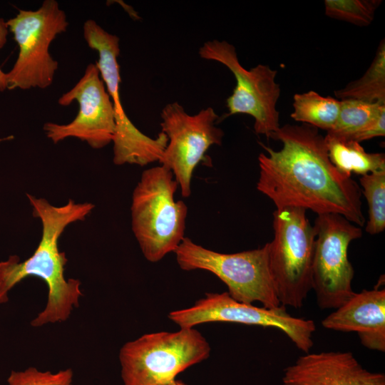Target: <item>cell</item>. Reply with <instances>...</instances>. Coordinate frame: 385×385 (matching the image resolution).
Instances as JSON below:
<instances>
[{
    "label": "cell",
    "instance_id": "1",
    "mask_svg": "<svg viewBox=\"0 0 385 385\" xmlns=\"http://www.w3.org/2000/svg\"><path fill=\"white\" fill-rule=\"evenodd\" d=\"M270 138L282 142V148L274 150L260 143L267 153L258 156L257 189L277 209L300 207L317 215L336 213L360 227L364 225L361 188L332 163L318 128L286 124Z\"/></svg>",
    "mask_w": 385,
    "mask_h": 385
},
{
    "label": "cell",
    "instance_id": "2",
    "mask_svg": "<svg viewBox=\"0 0 385 385\" xmlns=\"http://www.w3.org/2000/svg\"><path fill=\"white\" fill-rule=\"evenodd\" d=\"M26 195L33 215L41 222V237L33 255L24 261H20L17 255H11L0 262V304L8 302L9 291L26 277L41 279L48 287L47 302L31 322L32 327H39L67 320L74 308L78 307L83 295L81 282L66 278L68 260L66 254L59 250L58 242L66 227L84 220L94 205L70 199L63 205L54 206L44 198Z\"/></svg>",
    "mask_w": 385,
    "mask_h": 385
},
{
    "label": "cell",
    "instance_id": "3",
    "mask_svg": "<svg viewBox=\"0 0 385 385\" xmlns=\"http://www.w3.org/2000/svg\"><path fill=\"white\" fill-rule=\"evenodd\" d=\"M178 187L172 171L160 165L144 170L133 192L132 230L150 262L174 252L185 238L188 207L175 200Z\"/></svg>",
    "mask_w": 385,
    "mask_h": 385
},
{
    "label": "cell",
    "instance_id": "4",
    "mask_svg": "<svg viewBox=\"0 0 385 385\" xmlns=\"http://www.w3.org/2000/svg\"><path fill=\"white\" fill-rule=\"evenodd\" d=\"M210 346L195 327L145 334L120 349L124 385H163L208 358Z\"/></svg>",
    "mask_w": 385,
    "mask_h": 385
},
{
    "label": "cell",
    "instance_id": "5",
    "mask_svg": "<svg viewBox=\"0 0 385 385\" xmlns=\"http://www.w3.org/2000/svg\"><path fill=\"white\" fill-rule=\"evenodd\" d=\"M273 230L267 244L277 296L282 306L298 309L312 289L314 230L306 210L294 207L276 209Z\"/></svg>",
    "mask_w": 385,
    "mask_h": 385
},
{
    "label": "cell",
    "instance_id": "6",
    "mask_svg": "<svg viewBox=\"0 0 385 385\" xmlns=\"http://www.w3.org/2000/svg\"><path fill=\"white\" fill-rule=\"evenodd\" d=\"M174 253L180 269L212 273L226 284L230 297L238 302H259L269 309L281 306L270 273L267 243L260 248L225 254L185 237Z\"/></svg>",
    "mask_w": 385,
    "mask_h": 385
},
{
    "label": "cell",
    "instance_id": "7",
    "mask_svg": "<svg viewBox=\"0 0 385 385\" xmlns=\"http://www.w3.org/2000/svg\"><path fill=\"white\" fill-rule=\"evenodd\" d=\"M19 47L18 57L6 73L7 89H44L53 83L58 63L49 48L56 37L66 31L67 16L56 0H45L36 10L18 9L6 21Z\"/></svg>",
    "mask_w": 385,
    "mask_h": 385
},
{
    "label": "cell",
    "instance_id": "8",
    "mask_svg": "<svg viewBox=\"0 0 385 385\" xmlns=\"http://www.w3.org/2000/svg\"><path fill=\"white\" fill-rule=\"evenodd\" d=\"M83 34L88 46L98 53L96 64L113 105L115 120V132L112 140L114 164L144 166L159 162L168 145L167 135L160 132L155 138H152L143 133L129 119L121 103L118 63L119 37L104 30L93 19L84 22Z\"/></svg>",
    "mask_w": 385,
    "mask_h": 385
},
{
    "label": "cell",
    "instance_id": "9",
    "mask_svg": "<svg viewBox=\"0 0 385 385\" xmlns=\"http://www.w3.org/2000/svg\"><path fill=\"white\" fill-rule=\"evenodd\" d=\"M199 56L222 63L234 75L236 85L226 100L227 116L247 114L254 120L257 134L270 138L279 128V113L276 108L280 86L276 82L277 71L267 65L258 64L247 70L240 63L235 48L225 41L214 39L203 43Z\"/></svg>",
    "mask_w": 385,
    "mask_h": 385
},
{
    "label": "cell",
    "instance_id": "10",
    "mask_svg": "<svg viewBox=\"0 0 385 385\" xmlns=\"http://www.w3.org/2000/svg\"><path fill=\"white\" fill-rule=\"evenodd\" d=\"M312 267V289L320 309H337L356 292L351 282L354 268L348 259L351 241L360 238L361 228L336 213L317 215Z\"/></svg>",
    "mask_w": 385,
    "mask_h": 385
},
{
    "label": "cell",
    "instance_id": "11",
    "mask_svg": "<svg viewBox=\"0 0 385 385\" xmlns=\"http://www.w3.org/2000/svg\"><path fill=\"white\" fill-rule=\"evenodd\" d=\"M160 117L161 132L168 143L159 163L172 171L183 197H188L195 168L212 145L222 144L224 132L215 125L219 116L212 107L190 115L173 102L163 108Z\"/></svg>",
    "mask_w": 385,
    "mask_h": 385
},
{
    "label": "cell",
    "instance_id": "12",
    "mask_svg": "<svg viewBox=\"0 0 385 385\" xmlns=\"http://www.w3.org/2000/svg\"><path fill=\"white\" fill-rule=\"evenodd\" d=\"M168 318L180 328H191L207 322H232L277 328L304 353L314 345V321L291 316L286 307H258L234 299L226 292L207 293L190 307L172 311Z\"/></svg>",
    "mask_w": 385,
    "mask_h": 385
},
{
    "label": "cell",
    "instance_id": "13",
    "mask_svg": "<svg viewBox=\"0 0 385 385\" xmlns=\"http://www.w3.org/2000/svg\"><path fill=\"white\" fill-rule=\"evenodd\" d=\"M74 101L79 105L76 118L66 124L46 123L43 129L46 136L54 143L77 138L94 149L111 143L115 132L113 105L96 63L87 66L81 79L58 103L68 106Z\"/></svg>",
    "mask_w": 385,
    "mask_h": 385
},
{
    "label": "cell",
    "instance_id": "14",
    "mask_svg": "<svg viewBox=\"0 0 385 385\" xmlns=\"http://www.w3.org/2000/svg\"><path fill=\"white\" fill-rule=\"evenodd\" d=\"M282 385H385V375L364 368L350 351L308 352L284 370Z\"/></svg>",
    "mask_w": 385,
    "mask_h": 385
},
{
    "label": "cell",
    "instance_id": "15",
    "mask_svg": "<svg viewBox=\"0 0 385 385\" xmlns=\"http://www.w3.org/2000/svg\"><path fill=\"white\" fill-rule=\"evenodd\" d=\"M334 331L356 332L361 344L385 351V289L374 288L355 293L322 321Z\"/></svg>",
    "mask_w": 385,
    "mask_h": 385
},
{
    "label": "cell",
    "instance_id": "16",
    "mask_svg": "<svg viewBox=\"0 0 385 385\" xmlns=\"http://www.w3.org/2000/svg\"><path fill=\"white\" fill-rule=\"evenodd\" d=\"M324 141L330 161L346 176L385 170L384 153H367L359 143L329 133L324 136Z\"/></svg>",
    "mask_w": 385,
    "mask_h": 385
},
{
    "label": "cell",
    "instance_id": "17",
    "mask_svg": "<svg viewBox=\"0 0 385 385\" xmlns=\"http://www.w3.org/2000/svg\"><path fill=\"white\" fill-rule=\"evenodd\" d=\"M340 100L324 97L314 91L296 93L293 97V112L290 116L295 121L312 125L327 133L334 127L340 110Z\"/></svg>",
    "mask_w": 385,
    "mask_h": 385
},
{
    "label": "cell",
    "instance_id": "18",
    "mask_svg": "<svg viewBox=\"0 0 385 385\" xmlns=\"http://www.w3.org/2000/svg\"><path fill=\"white\" fill-rule=\"evenodd\" d=\"M339 100L351 98L385 103V42L379 44L375 56L364 75L334 91Z\"/></svg>",
    "mask_w": 385,
    "mask_h": 385
},
{
    "label": "cell",
    "instance_id": "19",
    "mask_svg": "<svg viewBox=\"0 0 385 385\" xmlns=\"http://www.w3.org/2000/svg\"><path fill=\"white\" fill-rule=\"evenodd\" d=\"M340 101L337 120L332 129L327 133L341 138H351L385 111V103H369L351 98Z\"/></svg>",
    "mask_w": 385,
    "mask_h": 385
},
{
    "label": "cell",
    "instance_id": "20",
    "mask_svg": "<svg viewBox=\"0 0 385 385\" xmlns=\"http://www.w3.org/2000/svg\"><path fill=\"white\" fill-rule=\"evenodd\" d=\"M359 181L369 206L366 232L379 234L385 228V170L361 175Z\"/></svg>",
    "mask_w": 385,
    "mask_h": 385
},
{
    "label": "cell",
    "instance_id": "21",
    "mask_svg": "<svg viewBox=\"0 0 385 385\" xmlns=\"http://www.w3.org/2000/svg\"><path fill=\"white\" fill-rule=\"evenodd\" d=\"M381 0H325L326 16L358 26L371 24Z\"/></svg>",
    "mask_w": 385,
    "mask_h": 385
},
{
    "label": "cell",
    "instance_id": "22",
    "mask_svg": "<svg viewBox=\"0 0 385 385\" xmlns=\"http://www.w3.org/2000/svg\"><path fill=\"white\" fill-rule=\"evenodd\" d=\"M73 376L71 369L52 373L29 367L23 371H12L7 382L8 385H69L72 384Z\"/></svg>",
    "mask_w": 385,
    "mask_h": 385
},
{
    "label": "cell",
    "instance_id": "23",
    "mask_svg": "<svg viewBox=\"0 0 385 385\" xmlns=\"http://www.w3.org/2000/svg\"><path fill=\"white\" fill-rule=\"evenodd\" d=\"M385 135V111H383L366 128L355 134L351 138L358 143L367 140L375 137ZM348 139V138H347Z\"/></svg>",
    "mask_w": 385,
    "mask_h": 385
},
{
    "label": "cell",
    "instance_id": "24",
    "mask_svg": "<svg viewBox=\"0 0 385 385\" xmlns=\"http://www.w3.org/2000/svg\"><path fill=\"white\" fill-rule=\"evenodd\" d=\"M9 34V28L6 24V21L3 18H0V49H1L6 43L7 35ZM7 89V78L6 73H4L0 68V92H3Z\"/></svg>",
    "mask_w": 385,
    "mask_h": 385
},
{
    "label": "cell",
    "instance_id": "25",
    "mask_svg": "<svg viewBox=\"0 0 385 385\" xmlns=\"http://www.w3.org/2000/svg\"><path fill=\"white\" fill-rule=\"evenodd\" d=\"M163 385H188V384L183 382L182 381L175 379L169 383H167Z\"/></svg>",
    "mask_w": 385,
    "mask_h": 385
},
{
    "label": "cell",
    "instance_id": "26",
    "mask_svg": "<svg viewBox=\"0 0 385 385\" xmlns=\"http://www.w3.org/2000/svg\"><path fill=\"white\" fill-rule=\"evenodd\" d=\"M1 140H3V139H1V138H0V141H1Z\"/></svg>",
    "mask_w": 385,
    "mask_h": 385
},
{
    "label": "cell",
    "instance_id": "27",
    "mask_svg": "<svg viewBox=\"0 0 385 385\" xmlns=\"http://www.w3.org/2000/svg\"><path fill=\"white\" fill-rule=\"evenodd\" d=\"M69 385H72V384H69Z\"/></svg>",
    "mask_w": 385,
    "mask_h": 385
}]
</instances>
